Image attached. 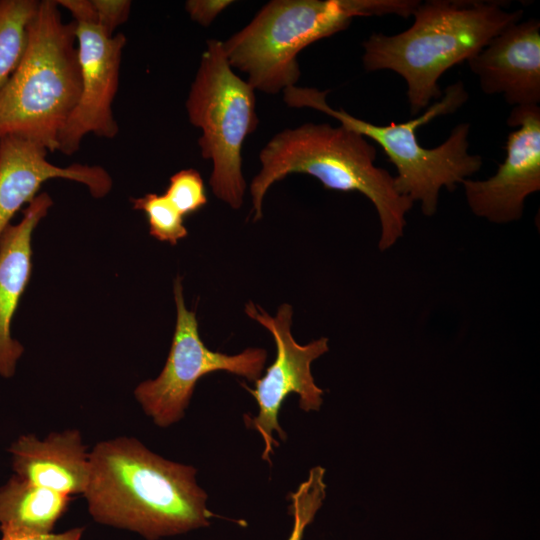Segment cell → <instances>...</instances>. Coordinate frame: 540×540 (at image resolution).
<instances>
[{"instance_id": "obj_19", "label": "cell", "mask_w": 540, "mask_h": 540, "mask_svg": "<svg viewBox=\"0 0 540 540\" xmlns=\"http://www.w3.org/2000/svg\"><path fill=\"white\" fill-rule=\"evenodd\" d=\"M325 470L316 466L309 471L308 478L288 494V513L293 525L287 540H302L307 526L313 521L326 494Z\"/></svg>"}, {"instance_id": "obj_11", "label": "cell", "mask_w": 540, "mask_h": 540, "mask_svg": "<svg viewBox=\"0 0 540 540\" xmlns=\"http://www.w3.org/2000/svg\"><path fill=\"white\" fill-rule=\"evenodd\" d=\"M81 93L77 105L58 136L57 150L75 153L88 134L114 138L118 124L112 112L117 94L122 51L126 37L108 35L96 22L74 21Z\"/></svg>"}, {"instance_id": "obj_21", "label": "cell", "mask_w": 540, "mask_h": 540, "mask_svg": "<svg viewBox=\"0 0 540 540\" xmlns=\"http://www.w3.org/2000/svg\"><path fill=\"white\" fill-rule=\"evenodd\" d=\"M97 24L110 36L115 29L126 22L131 10V1L128 0H92Z\"/></svg>"}, {"instance_id": "obj_15", "label": "cell", "mask_w": 540, "mask_h": 540, "mask_svg": "<svg viewBox=\"0 0 540 540\" xmlns=\"http://www.w3.org/2000/svg\"><path fill=\"white\" fill-rule=\"evenodd\" d=\"M52 204L48 193L36 195L21 221L9 224L0 235V376L4 378L14 375L24 352L11 336V322L31 276L32 233Z\"/></svg>"}, {"instance_id": "obj_10", "label": "cell", "mask_w": 540, "mask_h": 540, "mask_svg": "<svg viewBox=\"0 0 540 540\" xmlns=\"http://www.w3.org/2000/svg\"><path fill=\"white\" fill-rule=\"evenodd\" d=\"M507 123L506 156L494 175L462 182L472 213L495 224L521 219L525 200L540 190V107H513Z\"/></svg>"}, {"instance_id": "obj_2", "label": "cell", "mask_w": 540, "mask_h": 540, "mask_svg": "<svg viewBox=\"0 0 540 540\" xmlns=\"http://www.w3.org/2000/svg\"><path fill=\"white\" fill-rule=\"evenodd\" d=\"M376 154L367 138L342 125L305 123L277 133L261 149V169L250 184L253 220L262 218L264 196L275 182L308 174L326 189L367 197L380 221L378 247L390 249L403 236L414 203L397 191L394 176L375 165Z\"/></svg>"}, {"instance_id": "obj_1", "label": "cell", "mask_w": 540, "mask_h": 540, "mask_svg": "<svg viewBox=\"0 0 540 540\" xmlns=\"http://www.w3.org/2000/svg\"><path fill=\"white\" fill-rule=\"evenodd\" d=\"M90 464L83 497L96 523L146 540L210 526L214 514L193 466L167 460L127 436L96 443Z\"/></svg>"}, {"instance_id": "obj_20", "label": "cell", "mask_w": 540, "mask_h": 540, "mask_svg": "<svg viewBox=\"0 0 540 540\" xmlns=\"http://www.w3.org/2000/svg\"><path fill=\"white\" fill-rule=\"evenodd\" d=\"M164 194L182 216L197 212L208 201L199 171L191 168L173 174Z\"/></svg>"}, {"instance_id": "obj_6", "label": "cell", "mask_w": 540, "mask_h": 540, "mask_svg": "<svg viewBox=\"0 0 540 540\" xmlns=\"http://www.w3.org/2000/svg\"><path fill=\"white\" fill-rule=\"evenodd\" d=\"M58 7L39 1L24 56L0 89V138L22 137L50 152L81 93L75 22L65 23Z\"/></svg>"}, {"instance_id": "obj_22", "label": "cell", "mask_w": 540, "mask_h": 540, "mask_svg": "<svg viewBox=\"0 0 540 540\" xmlns=\"http://www.w3.org/2000/svg\"><path fill=\"white\" fill-rule=\"evenodd\" d=\"M232 3L231 0H188L185 8L193 21L208 27Z\"/></svg>"}, {"instance_id": "obj_9", "label": "cell", "mask_w": 540, "mask_h": 540, "mask_svg": "<svg viewBox=\"0 0 540 540\" xmlns=\"http://www.w3.org/2000/svg\"><path fill=\"white\" fill-rule=\"evenodd\" d=\"M247 315L265 327L276 344V357L264 376L255 381L252 389L244 388L255 398L259 412L255 417L245 415V424L255 429L264 442L262 459L271 464L273 446H279L273 433L281 440L287 435L279 424L281 406L291 393L299 395V407L308 412L319 410L323 390L314 381L311 363L329 350L328 339L321 337L306 345L298 344L291 334L293 310L289 304H282L275 316H270L253 302L245 306Z\"/></svg>"}, {"instance_id": "obj_23", "label": "cell", "mask_w": 540, "mask_h": 540, "mask_svg": "<svg viewBox=\"0 0 540 540\" xmlns=\"http://www.w3.org/2000/svg\"><path fill=\"white\" fill-rule=\"evenodd\" d=\"M0 532V540H82L85 528L79 526L63 532H51L47 534H37L10 529H3L0 530Z\"/></svg>"}, {"instance_id": "obj_5", "label": "cell", "mask_w": 540, "mask_h": 540, "mask_svg": "<svg viewBox=\"0 0 540 540\" xmlns=\"http://www.w3.org/2000/svg\"><path fill=\"white\" fill-rule=\"evenodd\" d=\"M419 0H272L222 42L229 65L267 94L296 86L297 56L312 43L346 29L355 17L412 16Z\"/></svg>"}, {"instance_id": "obj_16", "label": "cell", "mask_w": 540, "mask_h": 540, "mask_svg": "<svg viewBox=\"0 0 540 540\" xmlns=\"http://www.w3.org/2000/svg\"><path fill=\"white\" fill-rule=\"evenodd\" d=\"M72 497L39 487L16 475L0 487V530L54 532Z\"/></svg>"}, {"instance_id": "obj_17", "label": "cell", "mask_w": 540, "mask_h": 540, "mask_svg": "<svg viewBox=\"0 0 540 540\" xmlns=\"http://www.w3.org/2000/svg\"><path fill=\"white\" fill-rule=\"evenodd\" d=\"M38 5L35 0H0V89L24 56L27 28Z\"/></svg>"}, {"instance_id": "obj_4", "label": "cell", "mask_w": 540, "mask_h": 540, "mask_svg": "<svg viewBox=\"0 0 540 540\" xmlns=\"http://www.w3.org/2000/svg\"><path fill=\"white\" fill-rule=\"evenodd\" d=\"M327 94L328 91L315 88L292 86L283 91V100L289 107L323 112L340 125L376 142L396 168L394 183L397 191L413 203L419 202L426 216L436 213L442 188L454 191L482 167V157L468 151L469 123L458 124L435 148L422 146L417 138L418 128L439 116L454 113L468 100V92L461 81L447 86L441 98L422 115L389 125H376L344 109H334L327 103Z\"/></svg>"}, {"instance_id": "obj_18", "label": "cell", "mask_w": 540, "mask_h": 540, "mask_svg": "<svg viewBox=\"0 0 540 540\" xmlns=\"http://www.w3.org/2000/svg\"><path fill=\"white\" fill-rule=\"evenodd\" d=\"M135 210L143 211L149 224V233L159 241L172 245L187 236L184 216L176 209L165 194L148 193L143 197L132 198Z\"/></svg>"}, {"instance_id": "obj_14", "label": "cell", "mask_w": 540, "mask_h": 540, "mask_svg": "<svg viewBox=\"0 0 540 540\" xmlns=\"http://www.w3.org/2000/svg\"><path fill=\"white\" fill-rule=\"evenodd\" d=\"M14 475L67 496L83 495L89 483L90 451L78 429L40 439L23 434L9 447Z\"/></svg>"}, {"instance_id": "obj_13", "label": "cell", "mask_w": 540, "mask_h": 540, "mask_svg": "<svg viewBox=\"0 0 540 540\" xmlns=\"http://www.w3.org/2000/svg\"><path fill=\"white\" fill-rule=\"evenodd\" d=\"M47 150L18 136L0 138V235L15 213L35 197L41 185L53 178L84 184L95 198L112 188L109 173L98 165L73 163L60 167L47 160Z\"/></svg>"}, {"instance_id": "obj_3", "label": "cell", "mask_w": 540, "mask_h": 540, "mask_svg": "<svg viewBox=\"0 0 540 540\" xmlns=\"http://www.w3.org/2000/svg\"><path fill=\"white\" fill-rule=\"evenodd\" d=\"M495 0H427L412 13L413 24L395 35L372 34L364 43L366 71L391 70L406 82L411 115L441 98L438 81L468 61L503 29L523 17Z\"/></svg>"}, {"instance_id": "obj_8", "label": "cell", "mask_w": 540, "mask_h": 540, "mask_svg": "<svg viewBox=\"0 0 540 540\" xmlns=\"http://www.w3.org/2000/svg\"><path fill=\"white\" fill-rule=\"evenodd\" d=\"M176 326L169 355L161 373L138 384L134 396L155 425L169 427L185 415L200 378L214 371H227L256 381L264 369L267 352L248 348L236 355L212 351L200 338L194 311L184 303L181 278L174 281Z\"/></svg>"}, {"instance_id": "obj_7", "label": "cell", "mask_w": 540, "mask_h": 540, "mask_svg": "<svg viewBox=\"0 0 540 540\" xmlns=\"http://www.w3.org/2000/svg\"><path fill=\"white\" fill-rule=\"evenodd\" d=\"M186 110L190 123L202 132L198 140L202 157L212 161L213 193L230 207L240 208L246 188L242 146L259 120L255 89L229 65L222 41H207Z\"/></svg>"}, {"instance_id": "obj_12", "label": "cell", "mask_w": 540, "mask_h": 540, "mask_svg": "<svg viewBox=\"0 0 540 540\" xmlns=\"http://www.w3.org/2000/svg\"><path fill=\"white\" fill-rule=\"evenodd\" d=\"M485 94L502 95L513 107L540 102V22L509 25L468 61Z\"/></svg>"}]
</instances>
